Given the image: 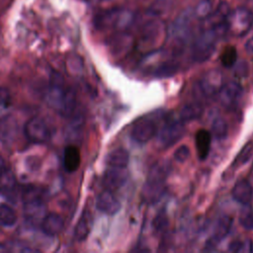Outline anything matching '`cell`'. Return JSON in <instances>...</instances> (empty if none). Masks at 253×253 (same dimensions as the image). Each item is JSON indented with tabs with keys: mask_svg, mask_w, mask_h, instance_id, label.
<instances>
[{
	"mask_svg": "<svg viewBox=\"0 0 253 253\" xmlns=\"http://www.w3.org/2000/svg\"><path fill=\"white\" fill-rule=\"evenodd\" d=\"M227 32L226 22H223L213 28L207 29L194 42L193 58L198 62L209 59L214 51L215 43L218 38Z\"/></svg>",
	"mask_w": 253,
	"mask_h": 253,
	"instance_id": "6da1fadb",
	"label": "cell"
},
{
	"mask_svg": "<svg viewBox=\"0 0 253 253\" xmlns=\"http://www.w3.org/2000/svg\"><path fill=\"white\" fill-rule=\"evenodd\" d=\"M190 154H191V151H190V148L187 146V145H181L179 146L175 152H174V158L176 161L178 162H185L186 160H188V158L190 157Z\"/></svg>",
	"mask_w": 253,
	"mask_h": 253,
	"instance_id": "d6a6232c",
	"label": "cell"
},
{
	"mask_svg": "<svg viewBox=\"0 0 253 253\" xmlns=\"http://www.w3.org/2000/svg\"><path fill=\"white\" fill-rule=\"evenodd\" d=\"M96 208L107 214H115L121 209V204L111 190H105L99 194L96 200Z\"/></svg>",
	"mask_w": 253,
	"mask_h": 253,
	"instance_id": "8fae6325",
	"label": "cell"
},
{
	"mask_svg": "<svg viewBox=\"0 0 253 253\" xmlns=\"http://www.w3.org/2000/svg\"><path fill=\"white\" fill-rule=\"evenodd\" d=\"M211 132L216 138H223L227 133V124L221 118H216L211 124Z\"/></svg>",
	"mask_w": 253,
	"mask_h": 253,
	"instance_id": "83f0119b",
	"label": "cell"
},
{
	"mask_svg": "<svg viewBox=\"0 0 253 253\" xmlns=\"http://www.w3.org/2000/svg\"><path fill=\"white\" fill-rule=\"evenodd\" d=\"M243 249V243L241 241H233L229 247H228V251L231 252H240Z\"/></svg>",
	"mask_w": 253,
	"mask_h": 253,
	"instance_id": "836d02e7",
	"label": "cell"
},
{
	"mask_svg": "<svg viewBox=\"0 0 253 253\" xmlns=\"http://www.w3.org/2000/svg\"><path fill=\"white\" fill-rule=\"evenodd\" d=\"M153 228L155 231H161L164 230L168 226V217L164 212H161L155 216L152 222Z\"/></svg>",
	"mask_w": 253,
	"mask_h": 253,
	"instance_id": "1f68e13d",
	"label": "cell"
},
{
	"mask_svg": "<svg viewBox=\"0 0 253 253\" xmlns=\"http://www.w3.org/2000/svg\"><path fill=\"white\" fill-rule=\"evenodd\" d=\"M222 86V75L218 70H209L200 80L198 87L205 96L216 94Z\"/></svg>",
	"mask_w": 253,
	"mask_h": 253,
	"instance_id": "ba28073f",
	"label": "cell"
},
{
	"mask_svg": "<svg viewBox=\"0 0 253 253\" xmlns=\"http://www.w3.org/2000/svg\"><path fill=\"white\" fill-rule=\"evenodd\" d=\"M232 197L240 204L250 203L252 197V189L247 180H239L232 188Z\"/></svg>",
	"mask_w": 253,
	"mask_h": 253,
	"instance_id": "ac0fdd59",
	"label": "cell"
},
{
	"mask_svg": "<svg viewBox=\"0 0 253 253\" xmlns=\"http://www.w3.org/2000/svg\"><path fill=\"white\" fill-rule=\"evenodd\" d=\"M203 112L204 108L200 103H188L181 108L179 117L182 122H190L199 119L203 115Z\"/></svg>",
	"mask_w": 253,
	"mask_h": 253,
	"instance_id": "ffe728a7",
	"label": "cell"
},
{
	"mask_svg": "<svg viewBox=\"0 0 253 253\" xmlns=\"http://www.w3.org/2000/svg\"><path fill=\"white\" fill-rule=\"evenodd\" d=\"M93 226V215L92 212L88 210L85 209L78 221L77 224L75 226V230H74V235L76 237V239L78 241H83L87 238V236L89 235L91 229Z\"/></svg>",
	"mask_w": 253,
	"mask_h": 253,
	"instance_id": "5bb4252c",
	"label": "cell"
},
{
	"mask_svg": "<svg viewBox=\"0 0 253 253\" xmlns=\"http://www.w3.org/2000/svg\"><path fill=\"white\" fill-rule=\"evenodd\" d=\"M177 70V66L174 65L173 63H165L157 67L154 71V75L159 78L163 77H169L172 76Z\"/></svg>",
	"mask_w": 253,
	"mask_h": 253,
	"instance_id": "f546056e",
	"label": "cell"
},
{
	"mask_svg": "<svg viewBox=\"0 0 253 253\" xmlns=\"http://www.w3.org/2000/svg\"><path fill=\"white\" fill-rule=\"evenodd\" d=\"M245 49L248 53H253V37L247 41L245 44Z\"/></svg>",
	"mask_w": 253,
	"mask_h": 253,
	"instance_id": "e575fe53",
	"label": "cell"
},
{
	"mask_svg": "<svg viewBox=\"0 0 253 253\" xmlns=\"http://www.w3.org/2000/svg\"><path fill=\"white\" fill-rule=\"evenodd\" d=\"M15 190H16L15 177L11 172L6 170V172L0 178V194L6 199L13 201L12 198L16 196Z\"/></svg>",
	"mask_w": 253,
	"mask_h": 253,
	"instance_id": "d6986e66",
	"label": "cell"
},
{
	"mask_svg": "<svg viewBox=\"0 0 253 253\" xmlns=\"http://www.w3.org/2000/svg\"><path fill=\"white\" fill-rule=\"evenodd\" d=\"M6 165H5V161L4 159L0 156V178L2 177V175L6 172Z\"/></svg>",
	"mask_w": 253,
	"mask_h": 253,
	"instance_id": "d590c367",
	"label": "cell"
},
{
	"mask_svg": "<svg viewBox=\"0 0 253 253\" xmlns=\"http://www.w3.org/2000/svg\"><path fill=\"white\" fill-rule=\"evenodd\" d=\"M128 179V171L126 167L109 166L103 176V184L107 190H115L121 188Z\"/></svg>",
	"mask_w": 253,
	"mask_h": 253,
	"instance_id": "8992f818",
	"label": "cell"
},
{
	"mask_svg": "<svg viewBox=\"0 0 253 253\" xmlns=\"http://www.w3.org/2000/svg\"><path fill=\"white\" fill-rule=\"evenodd\" d=\"M11 107V97L7 89L0 87V119L7 116Z\"/></svg>",
	"mask_w": 253,
	"mask_h": 253,
	"instance_id": "4316f807",
	"label": "cell"
},
{
	"mask_svg": "<svg viewBox=\"0 0 253 253\" xmlns=\"http://www.w3.org/2000/svg\"><path fill=\"white\" fill-rule=\"evenodd\" d=\"M17 220L14 209L7 204H0V223L4 226H12Z\"/></svg>",
	"mask_w": 253,
	"mask_h": 253,
	"instance_id": "603a6c76",
	"label": "cell"
},
{
	"mask_svg": "<svg viewBox=\"0 0 253 253\" xmlns=\"http://www.w3.org/2000/svg\"><path fill=\"white\" fill-rule=\"evenodd\" d=\"M242 94V88L239 83L230 81L221 86L217 92L220 104L225 108H233L239 101Z\"/></svg>",
	"mask_w": 253,
	"mask_h": 253,
	"instance_id": "52a82bcc",
	"label": "cell"
},
{
	"mask_svg": "<svg viewBox=\"0 0 253 253\" xmlns=\"http://www.w3.org/2000/svg\"><path fill=\"white\" fill-rule=\"evenodd\" d=\"M26 137L34 143H44L50 138V131L46 123L41 118L30 119L25 126Z\"/></svg>",
	"mask_w": 253,
	"mask_h": 253,
	"instance_id": "5b68a950",
	"label": "cell"
},
{
	"mask_svg": "<svg viewBox=\"0 0 253 253\" xmlns=\"http://www.w3.org/2000/svg\"><path fill=\"white\" fill-rule=\"evenodd\" d=\"M165 182L146 179L142 188V198L148 203H154L160 199L164 192Z\"/></svg>",
	"mask_w": 253,
	"mask_h": 253,
	"instance_id": "9a60e30c",
	"label": "cell"
},
{
	"mask_svg": "<svg viewBox=\"0 0 253 253\" xmlns=\"http://www.w3.org/2000/svg\"><path fill=\"white\" fill-rule=\"evenodd\" d=\"M231 225H232V218L230 216H228V215L221 216L217 220V222L214 226L213 237L217 240L222 239L229 232V230L231 228Z\"/></svg>",
	"mask_w": 253,
	"mask_h": 253,
	"instance_id": "7402d4cb",
	"label": "cell"
},
{
	"mask_svg": "<svg viewBox=\"0 0 253 253\" xmlns=\"http://www.w3.org/2000/svg\"><path fill=\"white\" fill-rule=\"evenodd\" d=\"M227 32H231L237 37L244 36L252 27L253 14L246 8L240 7L235 9L226 17Z\"/></svg>",
	"mask_w": 253,
	"mask_h": 253,
	"instance_id": "7a4b0ae2",
	"label": "cell"
},
{
	"mask_svg": "<svg viewBox=\"0 0 253 253\" xmlns=\"http://www.w3.org/2000/svg\"><path fill=\"white\" fill-rule=\"evenodd\" d=\"M211 3L210 0H202L195 8L194 15L202 20L208 18L211 13Z\"/></svg>",
	"mask_w": 253,
	"mask_h": 253,
	"instance_id": "f1b7e54d",
	"label": "cell"
},
{
	"mask_svg": "<svg viewBox=\"0 0 253 253\" xmlns=\"http://www.w3.org/2000/svg\"><path fill=\"white\" fill-rule=\"evenodd\" d=\"M163 32V24L158 21H150L146 23L140 34V40L143 44H153L157 42Z\"/></svg>",
	"mask_w": 253,
	"mask_h": 253,
	"instance_id": "7c38bea8",
	"label": "cell"
},
{
	"mask_svg": "<svg viewBox=\"0 0 253 253\" xmlns=\"http://www.w3.org/2000/svg\"><path fill=\"white\" fill-rule=\"evenodd\" d=\"M211 134L207 129H199L195 135V143L198 156L201 160H205L210 152Z\"/></svg>",
	"mask_w": 253,
	"mask_h": 253,
	"instance_id": "2e32d148",
	"label": "cell"
},
{
	"mask_svg": "<svg viewBox=\"0 0 253 253\" xmlns=\"http://www.w3.org/2000/svg\"><path fill=\"white\" fill-rule=\"evenodd\" d=\"M237 51L232 45H228L223 48L220 54V61L224 67H232L236 63Z\"/></svg>",
	"mask_w": 253,
	"mask_h": 253,
	"instance_id": "d4e9b609",
	"label": "cell"
},
{
	"mask_svg": "<svg viewBox=\"0 0 253 253\" xmlns=\"http://www.w3.org/2000/svg\"><path fill=\"white\" fill-rule=\"evenodd\" d=\"M239 222L245 229L253 228V209L250 203L243 204L239 213Z\"/></svg>",
	"mask_w": 253,
	"mask_h": 253,
	"instance_id": "cb8c5ba5",
	"label": "cell"
},
{
	"mask_svg": "<svg viewBox=\"0 0 253 253\" xmlns=\"http://www.w3.org/2000/svg\"><path fill=\"white\" fill-rule=\"evenodd\" d=\"M24 213L28 220L41 223L46 215L44 204L37 190H27L24 196Z\"/></svg>",
	"mask_w": 253,
	"mask_h": 253,
	"instance_id": "3957f363",
	"label": "cell"
},
{
	"mask_svg": "<svg viewBox=\"0 0 253 253\" xmlns=\"http://www.w3.org/2000/svg\"><path fill=\"white\" fill-rule=\"evenodd\" d=\"M252 153H253V145H252L251 142H248L247 144H245L243 146V148L241 149V151L237 155L235 163H237V164L246 163L251 158Z\"/></svg>",
	"mask_w": 253,
	"mask_h": 253,
	"instance_id": "4dcf8cb0",
	"label": "cell"
},
{
	"mask_svg": "<svg viewBox=\"0 0 253 253\" xmlns=\"http://www.w3.org/2000/svg\"><path fill=\"white\" fill-rule=\"evenodd\" d=\"M80 165V152L75 145H67L63 151V166L69 172H75Z\"/></svg>",
	"mask_w": 253,
	"mask_h": 253,
	"instance_id": "e0dca14e",
	"label": "cell"
},
{
	"mask_svg": "<svg viewBox=\"0 0 253 253\" xmlns=\"http://www.w3.org/2000/svg\"><path fill=\"white\" fill-rule=\"evenodd\" d=\"M76 105V98H75V93L72 90H67L65 93V97L60 109V112L64 116H70L72 112L75 109Z\"/></svg>",
	"mask_w": 253,
	"mask_h": 253,
	"instance_id": "484cf974",
	"label": "cell"
},
{
	"mask_svg": "<svg viewBox=\"0 0 253 253\" xmlns=\"http://www.w3.org/2000/svg\"><path fill=\"white\" fill-rule=\"evenodd\" d=\"M249 251H250V252H253V242H251V244H250V248H249Z\"/></svg>",
	"mask_w": 253,
	"mask_h": 253,
	"instance_id": "8d00e7d4",
	"label": "cell"
},
{
	"mask_svg": "<svg viewBox=\"0 0 253 253\" xmlns=\"http://www.w3.org/2000/svg\"><path fill=\"white\" fill-rule=\"evenodd\" d=\"M155 132V123L150 119H141L133 126L130 134L135 141L146 142L154 136Z\"/></svg>",
	"mask_w": 253,
	"mask_h": 253,
	"instance_id": "30bf717a",
	"label": "cell"
},
{
	"mask_svg": "<svg viewBox=\"0 0 253 253\" xmlns=\"http://www.w3.org/2000/svg\"><path fill=\"white\" fill-rule=\"evenodd\" d=\"M185 133V127L181 121H169L160 129L157 142L162 148H167L180 140Z\"/></svg>",
	"mask_w": 253,
	"mask_h": 253,
	"instance_id": "277c9868",
	"label": "cell"
},
{
	"mask_svg": "<svg viewBox=\"0 0 253 253\" xmlns=\"http://www.w3.org/2000/svg\"><path fill=\"white\" fill-rule=\"evenodd\" d=\"M66 91L63 89V82L59 74L55 73L54 78L51 79L49 89L47 92V103L53 109L60 111Z\"/></svg>",
	"mask_w": 253,
	"mask_h": 253,
	"instance_id": "9c48e42d",
	"label": "cell"
},
{
	"mask_svg": "<svg viewBox=\"0 0 253 253\" xmlns=\"http://www.w3.org/2000/svg\"><path fill=\"white\" fill-rule=\"evenodd\" d=\"M129 161L128 152L124 148H117L112 150L107 155V164L108 166H119L126 167Z\"/></svg>",
	"mask_w": 253,
	"mask_h": 253,
	"instance_id": "44dd1931",
	"label": "cell"
},
{
	"mask_svg": "<svg viewBox=\"0 0 253 253\" xmlns=\"http://www.w3.org/2000/svg\"><path fill=\"white\" fill-rule=\"evenodd\" d=\"M42 231L49 235V236H55L59 234L64 226V221L61 215L57 213H46L44 218L42 219L41 223Z\"/></svg>",
	"mask_w": 253,
	"mask_h": 253,
	"instance_id": "4fadbf2b",
	"label": "cell"
}]
</instances>
